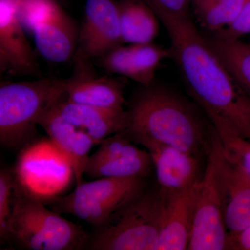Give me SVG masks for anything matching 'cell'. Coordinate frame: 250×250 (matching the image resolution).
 Masks as SVG:
<instances>
[{
    "label": "cell",
    "instance_id": "5",
    "mask_svg": "<svg viewBox=\"0 0 250 250\" xmlns=\"http://www.w3.org/2000/svg\"><path fill=\"white\" fill-rule=\"evenodd\" d=\"M162 212L160 190L143 191L95 228L88 249L156 250Z\"/></svg>",
    "mask_w": 250,
    "mask_h": 250
},
{
    "label": "cell",
    "instance_id": "18",
    "mask_svg": "<svg viewBox=\"0 0 250 250\" xmlns=\"http://www.w3.org/2000/svg\"><path fill=\"white\" fill-rule=\"evenodd\" d=\"M152 164L149 152L130 142L108 161L85 169V174L90 179L145 177L150 172Z\"/></svg>",
    "mask_w": 250,
    "mask_h": 250
},
{
    "label": "cell",
    "instance_id": "9",
    "mask_svg": "<svg viewBox=\"0 0 250 250\" xmlns=\"http://www.w3.org/2000/svg\"><path fill=\"white\" fill-rule=\"evenodd\" d=\"M20 0H0V74L42 78L36 52L18 15Z\"/></svg>",
    "mask_w": 250,
    "mask_h": 250
},
{
    "label": "cell",
    "instance_id": "4",
    "mask_svg": "<svg viewBox=\"0 0 250 250\" xmlns=\"http://www.w3.org/2000/svg\"><path fill=\"white\" fill-rule=\"evenodd\" d=\"M65 93L63 79L1 82V146L14 150L35 140L39 118Z\"/></svg>",
    "mask_w": 250,
    "mask_h": 250
},
{
    "label": "cell",
    "instance_id": "27",
    "mask_svg": "<svg viewBox=\"0 0 250 250\" xmlns=\"http://www.w3.org/2000/svg\"><path fill=\"white\" fill-rule=\"evenodd\" d=\"M227 250H250V225L239 232L228 233Z\"/></svg>",
    "mask_w": 250,
    "mask_h": 250
},
{
    "label": "cell",
    "instance_id": "7",
    "mask_svg": "<svg viewBox=\"0 0 250 250\" xmlns=\"http://www.w3.org/2000/svg\"><path fill=\"white\" fill-rule=\"evenodd\" d=\"M221 147L215 130L205 174L197 184L193 223L188 250H227L228 231L224 218Z\"/></svg>",
    "mask_w": 250,
    "mask_h": 250
},
{
    "label": "cell",
    "instance_id": "11",
    "mask_svg": "<svg viewBox=\"0 0 250 250\" xmlns=\"http://www.w3.org/2000/svg\"><path fill=\"white\" fill-rule=\"evenodd\" d=\"M198 182L180 191L164 192L159 189L162 196L163 212L156 250H188L191 236Z\"/></svg>",
    "mask_w": 250,
    "mask_h": 250
},
{
    "label": "cell",
    "instance_id": "21",
    "mask_svg": "<svg viewBox=\"0 0 250 250\" xmlns=\"http://www.w3.org/2000/svg\"><path fill=\"white\" fill-rule=\"evenodd\" d=\"M246 0H192L191 6L202 27L216 33L238 17Z\"/></svg>",
    "mask_w": 250,
    "mask_h": 250
},
{
    "label": "cell",
    "instance_id": "14",
    "mask_svg": "<svg viewBox=\"0 0 250 250\" xmlns=\"http://www.w3.org/2000/svg\"><path fill=\"white\" fill-rule=\"evenodd\" d=\"M56 106L62 119L89 136L95 145L112 135L126 131L129 126L127 111H113L73 103L67 98L66 93Z\"/></svg>",
    "mask_w": 250,
    "mask_h": 250
},
{
    "label": "cell",
    "instance_id": "6",
    "mask_svg": "<svg viewBox=\"0 0 250 250\" xmlns=\"http://www.w3.org/2000/svg\"><path fill=\"white\" fill-rule=\"evenodd\" d=\"M144 177H105L82 183L66 196L51 198L49 207L93 225H103L113 213L143 191Z\"/></svg>",
    "mask_w": 250,
    "mask_h": 250
},
{
    "label": "cell",
    "instance_id": "23",
    "mask_svg": "<svg viewBox=\"0 0 250 250\" xmlns=\"http://www.w3.org/2000/svg\"><path fill=\"white\" fill-rule=\"evenodd\" d=\"M59 6L56 0H20L18 15L26 32L32 34L34 28Z\"/></svg>",
    "mask_w": 250,
    "mask_h": 250
},
{
    "label": "cell",
    "instance_id": "24",
    "mask_svg": "<svg viewBox=\"0 0 250 250\" xmlns=\"http://www.w3.org/2000/svg\"><path fill=\"white\" fill-rule=\"evenodd\" d=\"M16 181L9 172H0V236L1 242L6 241L8 222L12 210L13 190Z\"/></svg>",
    "mask_w": 250,
    "mask_h": 250
},
{
    "label": "cell",
    "instance_id": "26",
    "mask_svg": "<svg viewBox=\"0 0 250 250\" xmlns=\"http://www.w3.org/2000/svg\"><path fill=\"white\" fill-rule=\"evenodd\" d=\"M156 15L167 13L174 15H189L192 0H143Z\"/></svg>",
    "mask_w": 250,
    "mask_h": 250
},
{
    "label": "cell",
    "instance_id": "17",
    "mask_svg": "<svg viewBox=\"0 0 250 250\" xmlns=\"http://www.w3.org/2000/svg\"><path fill=\"white\" fill-rule=\"evenodd\" d=\"M123 43L153 42L159 31V21L155 13L143 0L116 1Z\"/></svg>",
    "mask_w": 250,
    "mask_h": 250
},
{
    "label": "cell",
    "instance_id": "22",
    "mask_svg": "<svg viewBox=\"0 0 250 250\" xmlns=\"http://www.w3.org/2000/svg\"><path fill=\"white\" fill-rule=\"evenodd\" d=\"M131 80L140 84H152L161 62L172 57L170 49L164 48L153 42L129 44Z\"/></svg>",
    "mask_w": 250,
    "mask_h": 250
},
{
    "label": "cell",
    "instance_id": "13",
    "mask_svg": "<svg viewBox=\"0 0 250 250\" xmlns=\"http://www.w3.org/2000/svg\"><path fill=\"white\" fill-rule=\"evenodd\" d=\"M79 34L76 22L59 5L32 33L38 52L55 63L72 60L78 48Z\"/></svg>",
    "mask_w": 250,
    "mask_h": 250
},
{
    "label": "cell",
    "instance_id": "10",
    "mask_svg": "<svg viewBox=\"0 0 250 250\" xmlns=\"http://www.w3.org/2000/svg\"><path fill=\"white\" fill-rule=\"evenodd\" d=\"M123 44L116 1L85 0L78 48L90 58L98 59Z\"/></svg>",
    "mask_w": 250,
    "mask_h": 250
},
{
    "label": "cell",
    "instance_id": "3",
    "mask_svg": "<svg viewBox=\"0 0 250 250\" xmlns=\"http://www.w3.org/2000/svg\"><path fill=\"white\" fill-rule=\"evenodd\" d=\"M6 241L24 250H75L88 248L90 238L15 182Z\"/></svg>",
    "mask_w": 250,
    "mask_h": 250
},
{
    "label": "cell",
    "instance_id": "16",
    "mask_svg": "<svg viewBox=\"0 0 250 250\" xmlns=\"http://www.w3.org/2000/svg\"><path fill=\"white\" fill-rule=\"evenodd\" d=\"M220 172L225 225L228 233L239 232L250 225V179L225 160L222 149Z\"/></svg>",
    "mask_w": 250,
    "mask_h": 250
},
{
    "label": "cell",
    "instance_id": "1",
    "mask_svg": "<svg viewBox=\"0 0 250 250\" xmlns=\"http://www.w3.org/2000/svg\"><path fill=\"white\" fill-rule=\"evenodd\" d=\"M165 27L175 60L192 97L202 106L225 118L250 141V97L236 82L190 15H156Z\"/></svg>",
    "mask_w": 250,
    "mask_h": 250
},
{
    "label": "cell",
    "instance_id": "8",
    "mask_svg": "<svg viewBox=\"0 0 250 250\" xmlns=\"http://www.w3.org/2000/svg\"><path fill=\"white\" fill-rule=\"evenodd\" d=\"M71 76L63 79L67 98L73 103L95 107L125 111L124 81L99 75L92 59L77 48Z\"/></svg>",
    "mask_w": 250,
    "mask_h": 250
},
{
    "label": "cell",
    "instance_id": "12",
    "mask_svg": "<svg viewBox=\"0 0 250 250\" xmlns=\"http://www.w3.org/2000/svg\"><path fill=\"white\" fill-rule=\"evenodd\" d=\"M136 142L142 145L150 154L161 191H180L200 181L197 178L196 156L152 140L141 139Z\"/></svg>",
    "mask_w": 250,
    "mask_h": 250
},
{
    "label": "cell",
    "instance_id": "15",
    "mask_svg": "<svg viewBox=\"0 0 250 250\" xmlns=\"http://www.w3.org/2000/svg\"><path fill=\"white\" fill-rule=\"evenodd\" d=\"M57 103L44 112L38 121V125L43 128L52 142L67 158L79 186L83 183V176L89 152L95 143L83 131L62 119L56 106Z\"/></svg>",
    "mask_w": 250,
    "mask_h": 250
},
{
    "label": "cell",
    "instance_id": "2",
    "mask_svg": "<svg viewBox=\"0 0 250 250\" xmlns=\"http://www.w3.org/2000/svg\"><path fill=\"white\" fill-rule=\"evenodd\" d=\"M126 130L131 141L152 140L196 156L204 142L203 124L177 94L153 84L143 85L129 110Z\"/></svg>",
    "mask_w": 250,
    "mask_h": 250
},
{
    "label": "cell",
    "instance_id": "20",
    "mask_svg": "<svg viewBox=\"0 0 250 250\" xmlns=\"http://www.w3.org/2000/svg\"><path fill=\"white\" fill-rule=\"evenodd\" d=\"M219 59L250 97V45L214 35L207 39Z\"/></svg>",
    "mask_w": 250,
    "mask_h": 250
},
{
    "label": "cell",
    "instance_id": "25",
    "mask_svg": "<svg viewBox=\"0 0 250 250\" xmlns=\"http://www.w3.org/2000/svg\"><path fill=\"white\" fill-rule=\"evenodd\" d=\"M250 33V0H246L236 20L228 27L215 33V35L228 40H240L241 37Z\"/></svg>",
    "mask_w": 250,
    "mask_h": 250
},
{
    "label": "cell",
    "instance_id": "19",
    "mask_svg": "<svg viewBox=\"0 0 250 250\" xmlns=\"http://www.w3.org/2000/svg\"><path fill=\"white\" fill-rule=\"evenodd\" d=\"M213 125L224 158L236 170L250 179V141L242 136L225 118L204 110Z\"/></svg>",
    "mask_w": 250,
    "mask_h": 250
}]
</instances>
